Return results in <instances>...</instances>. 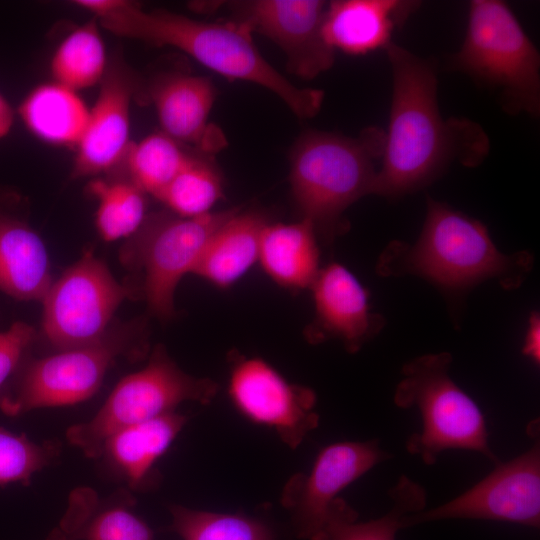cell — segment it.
I'll list each match as a JSON object with an SVG mask.
<instances>
[{
    "instance_id": "9",
    "label": "cell",
    "mask_w": 540,
    "mask_h": 540,
    "mask_svg": "<svg viewBox=\"0 0 540 540\" xmlns=\"http://www.w3.org/2000/svg\"><path fill=\"white\" fill-rule=\"evenodd\" d=\"M230 208L198 217L170 211L147 215L120 250V260L135 277L149 312L167 321L174 317V294L179 281L192 273L208 240L236 210Z\"/></svg>"
},
{
    "instance_id": "24",
    "label": "cell",
    "mask_w": 540,
    "mask_h": 540,
    "mask_svg": "<svg viewBox=\"0 0 540 540\" xmlns=\"http://www.w3.org/2000/svg\"><path fill=\"white\" fill-rule=\"evenodd\" d=\"M19 114L38 139L76 147L86 127L89 109L76 91L53 81L35 87L22 101Z\"/></svg>"
},
{
    "instance_id": "14",
    "label": "cell",
    "mask_w": 540,
    "mask_h": 540,
    "mask_svg": "<svg viewBox=\"0 0 540 540\" xmlns=\"http://www.w3.org/2000/svg\"><path fill=\"white\" fill-rule=\"evenodd\" d=\"M327 2L319 0H247L229 2L236 23L257 32L284 52L289 71L313 79L330 69L335 51L323 35Z\"/></svg>"
},
{
    "instance_id": "4",
    "label": "cell",
    "mask_w": 540,
    "mask_h": 540,
    "mask_svg": "<svg viewBox=\"0 0 540 540\" xmlns=\"http://www.w3.org/2000/svg\"><path fill=\"white\" fill-rule=\"evenodd\" d=\"M384 136L383 129L369 126L355 138L308 131L297 140L290 157L292 197L301 219L325 241L345 229V210L372 194Z\"/></svg>"
},
{
    "instance_id": "30",
    "label": "cell",
    "mask_w": 540,
    "mask_h": 540,
    "mask_svg": "<svg viewBox=\"0 0 540 540\" xmlns=\"http://www.w3.org/2000/svg\"><path fill=\"white\" fill-rule=\"evenodd\" d=\"M171 529L182 540H275L263 521L242 514L196 510L171 505Z\"/></svg>"
},
{
    "instance_id": "28",
    "label": "cell",
    "mask_w": 540,
    "mask_h": 540,
    "mask_svg": "<svg viewBox=\"0 0 540 540\" xmlns=\"http://www.w3.org/2000/svg\"><path fill=\"white\" fill-rule=\"evenodd\" d=\"M223 196L222 176L205 156L191 155L158 197L170 212L181 217L206 215Z\"/></svg>"
},
{
    "instance_id": "3",
    "label": "cell",
    "mask_w": 540,
    "mask_h": 540,
    "mask_svg": "<svg viewBox=\"0 0 540 540\" xmlns=\"http://www.w3.org/2000/svg\"><path fill=\"white\" fill-rule=\"evenodd\" d=\"M529 253H501L478 220L427 198V213L415 245L389 246L379 262L386 275L412 273L446 289H464L488 279L519 286L531 269Z\"/></svg>"
},
{
    "instance_id": "13",
    "label": "cell",
    "mask_w": 540,
    "mask_h": 540,
    "mask_svg": "<svg viewBox=\"0 0 540 540\" xmlns=\"http://www.w3.org/2000/svg\"><path fill=\"white\" fill-rule=\"evenodd\" d=\"M227 391L244 418L273 430L292 449L319 424L314 391L289 382L261 358L237 356L232 361Z\"/></svg>"
},
{
    "instance_id": "17",
    "label": "cell",
    "mask_w": 540,
    "mask_h": 540,
    "mask_svg": "<svg viewBox=\"0 0 540 540\" xmlns=\"http://www.w3.org/2000/svg\"><path fill=\"white\" fill-rule=\"evenodd\" d=\"M148 94L161 132L173 140L204 154L215 153L226 145L222 131L209 122L216 96L209 79L183 72L167 73L152 82Z\"/></svg>"
},
{
    "instance_id": "20",
    "label": "cell",
    "mask_w": 540,
    "mask_h": 540,
    "mask_svg": "<svg viewBox=\"0 0 540 540\" xmlns=\"http://www.w3.org/2000/svg\"><path fill=\"white\" fill-rule=\"evenodd\" d=\"M134 504L126 489L102 498L90 487H77L58 530L72 540H153L152 530L131 510Z\"/></svg>"
},
{
    "instance_id": "12",
    "label": "cell",
    "mask_w": 540,
    "mask_h": 540,
    "mask_svg": "<svg viewBox=\"0 0 540 540\" xmlns=\"http://www.w3.org/2000/svg\"><path fill=\"white\" fill-rule=\"evenodd\" d=\"M534 443L522 454L498 463L492 472L454 499L406 515L402 527L446 519H473L540 525V444L536 424L528 427Z\"/></svg>"
},
{
    "instance_id": "31",
    "label": "cell",
    "mask_w": 540,
    "mask_h": 540,
    "mask_svg": "<svg viewBox=\"0 0 540 540\" xmlns=\"http://www.w3.org/2000/svg\"><path fill=\"white\" fill-rule=\"evenodd\" d=\"M54 441L35 442L23 434L0 429V485H27L60 454Z\"/></svg>"
},
{
    "instance_id": "25",
    "label": "cell",
    "mask_w": 540,
    "mask_h": 540,
    "mask_svg": "<svg viewBox=\"0 0 540 540\" xmlns=\"http://www.w3.org/2000/svg\"><path fill=\"white\" fill-rule=\"evenodd\" d=\"M50 68L54 82L76 92L101 83L108 65L95 18L76 27L61 41Z\"/></svg>"
},
{
    "instance_id": "23",
    "label": "cell",
    "mask_w": 540,
    "mask_h": 540,
    "mask_svg": "<svg viewBox=\"0 0 540 540\" xmlns=\"http://www.w3.org/2000/svg\"><path fill=\"white\" fill-rule=\"evenodd\" d=\"M316 236L313 226L302 219L294 223H266L258 262L279 286L296 291L310 288L320 270Z\"/></svg>"
},
{
    "instance_id": "32",
    "label": "cell",
    "mask_w": 540,
    "mask_h": 540,
    "mask_svg": "<svg viewBox=\"0 0 540 540\" xmlns=\"http://www.w3.org/2000/svg\"><path fill=\"white\" fill-rule=\"evenodd\" d=\"M38 334L29 324L16 322L0 332V401L31 357Z\"/></svg>"
},
{
    "instance_id": "11",
    "label": "cell",
    "mask_w": 540,
    "mask_h": 540,
    "mask_svg": "<svg viewBox=\"0 0 540 540\" xmlns=\"http://www.w3.org/2000/svg\"><path fill=\"white\" fill-rule=\"evenodd\" d=\"M390 457L376 439L322 448L310 472L293 475L282 491L281 504L290 513L297 536L325 540L334 522L355 511L340 493Z\"/></svg>"
},
{
    "instance_id": "5",
    "label": "cell",
    "mask_w": 540,
    "mask_h": 540,
    "mask_svg": "<svg viewBox=\"0 0 540 540\" xmlns=\"http://www.w3.org/2000/svg\"><path fill=\"white\" fill-rule=\"evenodd\" d=\"M451 65L498 91L510 113L539 116L540 54L504 1H470L464 41Z\"/></svg>"
},
{
    "instance_id": "6",
    "label": "cell",
    "mask_w": 540,
    "mask_h": 540,
    "mask_svg": "<svg viewBox=\"0 0 540 540\" xmlns=\"http://www.w3.org/2000/svg\"><path fill=\"white\" fill-rule=\"evenodd\" d=\"M148 351L147 325L143 319H135L112 325L92 344L41 358L31 356L0 401V410L17 416L85 401L99 390L117 359L138 360Z\"/></svg>"
},
{
    "instance_id": "2",
    "label": "cell",
    "mask_w": 540,
    "mask_h": 540,
    "mask_svg": "<svg viewBox=\"0 0 540 540\" xmlns=\"http://www.w3.org/2000/svg\"><path fill=\"white\" fill-rule=\"evenodd\" d=\"M96 20L117 36L177 48L223 77L262 86L301 119L312 118L321 109L324 92L294 85L260 54L252 34L233 20L212 22L164 10L146 11L125 0H118Z\"/></svg>"
},
{
    "instance_id": "29",
    "label": "cell",
    "mask_w": 540,
    "mask_h": 540,
    "mask_svg": "<svg viewBox=\"0 0 540 540\" xmlns=\"http://www.w3.org/2000/svg\"><path fill=\"white\" fill-rule=\"evenodd\" d=\"M392 505L381 517L358 522V515L339 520L329 528L326 540H395L406 515L425 509V489L403 475L390 489Z\"/></svg>"
},
{
    "instance_id": "7",
    "label": "cell",
    "mask_w": 540,
    "mask_h": 540,
    "mask_svg": "<svg viewBox=\"0 0 540 540\" xmlns=\"http://www.w3.org/2000/svg\"><path fill=\"white\" fill-rule=\"evenodd\" d=\"M451 363V354L442 352L419 356L403 366L393 401L399 408H417L422 420L421 430L407 439L406 450L427 465L447 450L474 451L498 464L485 417L450 377Z\"/></svg>"
},
{
    "instance_id": "35",
    "label": "cell",
    "mask_w": 540,
    "mask_h": 540,
    "mask_svg": "<svg viewBox=\"0 0 540 540\" xmlns=\"http://www.w3.org/2000/svg\"><path fill=\"white\" fill-rule=\"evenodd\" d=\"M48 540H72L66 535H64L62 532H60L58 529L54 530L53 533L50 535Z\"/></svg>"
},
{
    "instance_id": "34",
    "label": "cell",
    "mask_w": 540,
    "mask_h": 540,
    "mask_svg": "<svg viewBox=\"0 0 540 540\" xmlns=\"http://www.w3.org/2000/svg\"><path fill=\"white\" fill-rule=\"evenodd\" d=\"M14 121V114L7 100L0 93V139L6 136Z\"/></svg>"
},
{
    "instance_id": "15",
    "label": "cell",
    "mask_w": 540,
    "mask_h": 540,
    "mask_svg": "<svg viewBox=\"0 0 540 540\" xmlns=\"http://www.w3.org/2000/svg\"><path fill=\"white\" fill-rule=\"evenodd\" d=\"M134 79L121 63L113 62L100 83L84 132L76 145L72 177L108 173L122 164L131 144L130 105Z\"/></svg>"
},
{
    "instance_id": "19",
    "label": "cell",
    "mask_w": 540,
    "mask_h": 540,
    "mask_svg": "<svg viewBox=\"0 0 540 540\" xmlns=\"http://www.w3.org/2000/svg\"><path fill=\"white\" fill-rule=\"evenodd\" d=\"M188 418L176 411L128 426L109 436L98 459L130 489L148 488L154 465L182 431Z\"/></svg>"
},
{
    "instance_id": "16",
    "label": "cell",
    "mask_w": 540,
    "mask_h": 540,
    "mask_svg": "<svg viewBox=\"0 0 540 540\" xmlns=\"http://www.w3.org/2000/svg\"><path fill=\"white\" fill-rule=\"evenodd\" d=\"M310 289L315 318L306 331L309 342L338 339L355 353L382 328L383 318L369 310L367 291L344 266L320 268Z\"/></svg>"
},
{
    "instance_id": "22",
    "label": "cell",
    "mask_w": 540,
    "mask_h": 540,
    "mask_svg": "<svg viewBox=\"0 0 540 540\" xmlns=\"http://www.w3.org/2000/svg\"><path fill=\"white\" fill-rule=\"evenodd\" d=\"M266 223L262 214L237 208L212 234L192 273L220 289L232 286L258 262Z\"/></svg>"
},
{
    "instance_id": "18",
    "label": "cell",
    "mask_w": 540,
    "mask_h": 540,
    "mask_svg": "<svg viewBox=\"0 0 540 540\" xmlns=\"http://www.w3.org/2000/svg\"><path fill=\"white\" fill-rule=\"evenodd\" d=\"M419 3L403 0H337L327 4L323 35L334 50L365 55L385 50Z\"/></svg>"
},
{
    "instance_id": "21",
    "label": "cell",
    "mask_w": 540,
    "mask_h": 540,
    "mask_svg": "<svg viewBox=\"0 0 540 540\" xmlns=\"http://www.w3.org/2000/svg\"><path fill=\"white\" fill-rule=\"evenodd\" d=\"M52 283L45 244L28 223L0 212V291L42 301Z\"/></svg>"
},
{
    "instance_id": "10",
    "label": "cell",
    "mask_w": 540,
    "mask_h": 540,
    "mask_svg": "<svg viewBox=\"0 0 540 540\" xmlns=\"http://www.w3.org/2000/svg\"><path fill=\"white\" fill-rule=\"evenodd\" d=\"M139 296L132 283L118 282L92 251L55 281L43 303L41 337L54 351L77 348L100 340L125 299Z\"/></svg>"
},
{
    "instance_id": "1",
    "label": "cell",
    "mask_w": 540,
    "mask_h": 540,
    "mask_svg": "<svg viewBox=\"0 0 540 540\" xmlns=\"http://www.w3.org/2000/svg\"><path fill=\"white\" fill-rule=\"evenodd\" d=\"M384 51L392 97L372 194L401 197L431 183L453 162L479 165L489 152L488 136L469 119L442 117L432 62L393 42Z\"/></svg>"
},
{
    "instance_id": "33",
    "label": "cell",
    "mask_w": 540,
    "mask_h": 540,
    "mask_svg": "<svg viewBox=\"0 0 540 540\" xmlns=\"http://www.w3.org/2000/svg\"><path fill=\"white\" fill-rule=\"evenodd\" d=\"M540 323L537 314L530 318L529 328L525 337L523 354L531 358L534 362L540 360Z\"/></svg>"
},
{
    "instance_id": "26",
    "label": "cell",
    "mask_w": 540,
    "mask_h": 540,
    "mask_svg": "<svg viewBox=\"0 0 540 540\" xmlns=\"http://www.w3.org/2000/svg\"><path fill=\"white\" fill-rule=\"evenodd\" d=\"M190 156L180 143L157 132L137 143L131 142L122 163L126 166L127 179L158 199Z\"/></svg>"
},
{
    "instance_id": "27",
    "label": "cell",
    "mask_w": 540,
    "mask_h": 540,
    "mask_svg": "<svg viewBox=\"0 0 540 540\" xmlns=\"http://www.w3.org/2000/svg\"><path fill=\"white\" fill-rule=\"evenodd\" d=\"M88 191L98 202L96 226L105 241L129 238L147 216L145 193L127 178H97L89 183Z\"/></svg>"
},
{
    "instance_id": "8",
    "label": "cell",
    "mask_w": 540,
    "mask_h": 540,
    "mask_svg": "<svg viewBox=\"0 0 540 540\" xmlns=\"http://www.w3.org/2000/svg\"><path fill=\"white\" fill-rule=\"evenodd\" d=\"M218 384L184 372L163 345H156L147 364L122 378L88 421L68 428L66 438L86 457L98 459L105 440L128 426L174 412L186 401L209 404Z\"/></svg>"
}]
</instances>
